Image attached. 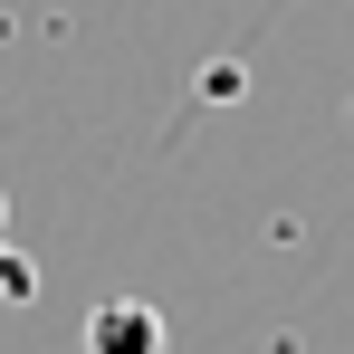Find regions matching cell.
I'll return each mask as SVG.
<instances>
[{"label": "cell", "mask_w": 354, "mask_h": 354, "mask_svg": "<svg viewBox=\"0 0 354 354\" xmlns=\"http://www.w3.org/2000/svg\"><path fill=\"white\" fill-rule=\"evenodd\" d=\"M0 29H10V19H0Z\"/></svg>", "instance_id": "3957f363"}, {"label": "cell", "mask_w": 354, "mask_h": 354, "mask_svg": "<svg viewBox=\"0 0 354 354\" xmlns=\"http://www.w3.org/2000/svg\"><path fill=\"white\" fill-rule=\"evenodd\" d=\"M0 297H39V268H29L10 239H0Z\"/></svg>", "instance_id": "7a4b0ae2"}, {"label": "cell", "mask_w": 354, "mask_h": 354, "mask_svg": "<svg viewBox=\"0 0 354 354\" xmlns=\"http://www.w3.org/2000/svg\"><path fill=\"white\" fill-rule=\"evenodd\" d=\"M86 354H163V306L106 297V306L86 316Z\"/></svg>", "instance_id": "6da1fadb"}]
</instances>
